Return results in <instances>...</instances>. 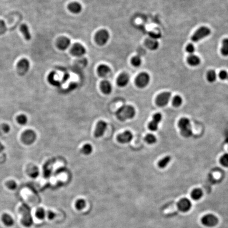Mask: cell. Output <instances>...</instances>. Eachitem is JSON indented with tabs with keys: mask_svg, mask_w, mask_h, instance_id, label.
<instances>
[{
	"mask_svg": "<svg viewBox=\"0 0 228 228\" xmlns=\"http://www.w3.org/2000/svg\"></svg>",
	"mask_w": 228,
	"mask_h": 228,
	"instance_id": "44",
	"label": "cell"
},
{
	"mask_svg": "<svg viewBox=\"0 0 228 228\" xmlns=\"http://www.w3.org/2000/svg\"><path fill=\"white\" fill-rule=\"evenodd\" d=\"M101 90L105 95H109L112 91V86L108 81H103L101 82Z\"/></svg>",
	"mask_w": 228,
	"mask_h": 228,
	"instance_id": "21",
	"label": "cell"
},
{
	"mask_svg": "<svg viewBox=\"0 0 228 228\" xmlns=\"http://www.w3.org/2000/svg\"><path fill=\"white\" fill-rule=\"evenodd\" d=\"M221 52L223 56H228V38L225 39L222 41Z\"/></svg>",
	"mask_w": 228,
	"mask_h": 228,
	"instance_id": "26",
	"label": "cell"
},
{
	"mask_svg": "<svg viewBox=\"0 0 228 228\" xmlns=\"http://www.w3.org/2000/svg\"><path fill=\"white\" fill-rule=\"evenodd\" d=\"M220 163L222 165L228 168V154L223 155L220 159Z\"/></svg>",
	"mask_w": 228,
	"mask_h": 228,
	"instance_id": "37",
	"label": "cell"
},
{
	"mask_svg": "<svg viewBox=\"0 0 228 228\" xmlns=\"http://www.w3.org/2000/svg\"><path fill=\"white\" fill-rule=\"evenodd\" d=\"M145 139L146 142L149 144H153L156 142V138L154 135L151 134H149L146 135Z\"/></svg>",
	"mask_w": 228,
	"mask_h": 228,
	"instance_id": "31",
	"label": "cell"
},
{
	"mask_svg": "<svg viewBox=\"0 0 228 228\" xmlns=\"http://www.w3.org/2000/svg\"><path fill=\"white\" fill-rule=\"evenodd\" d=\"M201 222L203 225L208 227H212L217 225L218 219L213 214H206L201 219Z\"/></svg>",
	"mask_w": 228,
	"mask_h": 228,
	"instance_id": "8",
	"label": "cell"
},
{
	"mask_svg": "<svg viewBox=\"0 0 228 228\" xmlns=\"http://www.w3.org/2000/svg\"><path fill=\"white\" fill-rule=\"evenodd\" d=\"M86 206V201L83 199H79L78 200L77 202H76V208L78 210H81L84 209Z\"/></svg>",
	"mask_w": 228,
	"mask_h": 228,
	"instance_id": "34",
	"label": "cell"
},
{
	"mask_svg": "<svg viewBox=\"0 0 228 228\" xmlns=\"http://www.w3.org/2000/svg\"><path fill=\"white\" fill-rule=\"evenodd\" d=\"M36 217L39 219H44L46 215V211L43 208H39L36 211Z\"/></svg>",
	"mask_w": 228,
	"mask_h": 228,
	"instance_id": "33",
	"label": "cell"
},
{
	"mask_svg": "<svg viewBox=\"0 0 228 228\" xmlns=\"http://www.w3.org/2000/svg\"><path fill=\"white\" fill-rule=\"evenodd\" d=\"M145 44L148 49L152 50L157 49L159 46V42L156 40L152 38L147 39L145 41Z\"/></svg>",
	"mask_w": 228,
	"mask_h": 228,
	"instance_id": "22",
	"label": "cell"
},
{
	"mask_svg": "<svg viewBox=\"0 0 228 228\" xmlns=\"http://www.w3.org/2000/svg\"><path fill=\"white\" fill-rule=\"evenodd\" d=\"M4 150V146H3V145L1 143H0V153L2 151H3Z\"/></svg>",
	"mask_w": 228,
	"mask_h": 228,
	"instance_id": "43",
	"label": "cell"
},
{
	"mask_svg": "<svg viewBox=\"0 0 228 228\" xmlns=\"http://www.w3.org/2000/svg\"><path fill=\"white\" fill-rule=\"evenodd\" d=\"M131 62V64L134 67H138L141 66V64H142V59H141V57L139 56H135L132 58Z\"/></svg>",
	"mask_w": 228,
	"mask_h": 228,
	"instance_id": "32",
	"label": "cell"
},
{
	"mask_svg": "<svg viewBox=\"0 0 228 228\" xmlns=\"http://www.w3.org/2000/svg\"><path fill=\"white\" fill-rule=\"evenodd\" d=\"M185 49H186V52L189 54L193 55V53L195 52V48L193 44H190L186 46Z\"/></svg>",
	"mask_w": 228,
	"mask_h": 228,
	"instance_id": "38",
	"label": "cell"
},
{
	"mask_svg": "<svg viewBox=\"0 0 228 228\" xmlns=\"http://www.w3.org/2000/svg\"><path fill=\"white\" fill-rule=\"evenodd\" d=\"M20 212L23 215L22 223L26 226H31L33 223V220L30 213L29 208L26 205H23L20 208Z\"/></svg>",
	"mask_w": 228,
	"mask_h": 228,
	"instance_id": "4",
	"label": "cell"
},
{
	"mask_svg": "<svg viewBox=\"0 0 228 228\" xmlns=\"http://www.w3.org/2000/svg\"><path fill=\"white\" fill-rule=\"evenodd\" d=\"M187 61L189 65L192 67L199 66L201 63V59L196 55H190L187 59Z\"/></svg>",
	"mask_w": 228,
	"mask_h": 228,
	"instance_id": "20",
	"label": "cell"
},
{
	"mask_svg": "<svg viewBox=\"0 0 228 228\" xmlns=\"http://www.w3.org/2000/svg\"><path fill=\"white\" fill-rule=\"evenodd\" d=\"M82 6L78 2H73L69 4L68 9L71 12L74 14H78L82 11Z\"/></svg>",
	"mask_w": 228,
	"mask_h": 228,
	"instance_id": "18",
	"label": "cell"
},
{
	"mask_svg": "<svg viewBox=\"0 0 228 228\" xmlns=\"http://www.w3.org/2000/svg\"><path fill=\"white\" fill-rule=\"evenodd\" d=\"M39 174V169L35 166L31 168L29 172L30 176L32 178H36L38 176Z\"/></svg>",
	"mask_w": 228,
	"mask_h": 228,
	"instance_id": "36",
	"label": "cell"
},
{
	"mask_svg": "<svg viewBox=\"0 0 228 228\" xmlns=\"http://www.w3.org/2000/svg\"><path fill=\"white\" fill-rule=\"evenodd\" d=\"M182 102L183 100L182 97L179 96V95H177V96H175V97H174L173 99L172 104L174 107H178L182 105Z\"/></svg>",
	"mask_w": 228,
	"mask_h": 228,
	"instance_id": "30",
	"label": "cell"
},
{
	"mask_svg": "<svg viewBox=\"0 0 228 228\" xmlns=\"http://www.w3.org/2000/svg\"><path fill=\"white\" fill-rule=\"evenodd\" d=\"M107 127V124L104 121H99L97 123L95 131V136L99 138L104 135Z\"/></svg>",
	"mask_w": 228,
	"mask_h": 228,
	"instance_id": "14",
	"label": "cell"
},
{
	"mask_svg": "<svg viewBox=\"0 0 228 228\" xmlns=\"http://www.w3.org/2000/svg\"><path fill=\"white\" fill-rule=\"evenodd\" d=\"M171 158L169 156L164 157L159 162V166L160 168H164L168 165V164L170 162Z\"/></svg>",
	"mask_w": 228,
	"mask_h": 228,
	"instance_id": "29",
	"label": "cell"
},
{
	"mask_svg": "<svg viewBox=\"0 0 228 228\" xmlns=\"http://www.w3.org/2000/svg\"><path fill=\"white\" fill-rule=\"evenodd\" d=\"M211 34V30L206 27H202L195 31L192 36L191 40L193 42H197L199 41L208 37Z\"/></svg>",
	"mask_w": 228,
	"mask_h": 228,
	"instance_id": "3",
	"label": "cell"
},
{
	"mask_svg": "<svg viewBox=\"0 0 228 228\" xmlns=\"http://www.w3.org/2000/svg\"><path fill=\"white\" fill-rule=\"evenodd\" d=\"M30 63L27 59H22L17 64V70L19 74L24 75L29 69Z\"/></svg>",
	"mask_w": 228,
	"mask_h": 228,
	"instance_id": "10",
	"label": "cell"
},
{
	"mask_svg": "<svg viewBox=\"0 0 228 228\" xmlns=\"http://www.w3.org/2000/svg\"></svg>",
	"mask_w": 228,
	"mask_h": 228,
	"instance_id": "45",
	"label": "cell"
},
{
	"mask_svg": "<svg viewBox=\"0 0 228 228\" xmlns=\"http://www.w3.org/2000/svg\"><path fill=\"white\" fill-rule=\"evenodd\" d=\"M7 187L9 188L11 190H14L15 188H17V184L15 181H9L6 184Z\"/></svg>",
	"mask_w": 228,
	"mask_h": 228,
	"instance_id": "40",
	"label": "cell"
},
{
	"mask_svg": "<svg viewBox=\"0 0 228 228\" xmlns=\"http://www.w3.org/2000/svg\"><path fill=\"white\" fill-rule=\"evenodd\" d=\"M206 78L208 81L210 82H213L217 79V73L213 70H211L208 71L206 74Z\"/></svg>",
	"mask_w": 228,
	"mask_h": 228,
	"instance_id": "27",
	"label": "cell"
},
{
	"mask_svg": "<svg viewBox=\"0 0 228 228\" xmlns=\"http://www.w3.org/2000/svg\"><path fill=\"white\" fill-rule=\"evenodd\" d=\"M2 221L7 226H11L13 225L14 221L11 216L7 214H4L2 216Z\"/></svg>",
	"mask_w": 228,
	"mask_h": 228,
	"instance_id": "25",
	"label": "cell"
},
{
	"mask_svg": "<svg viewBox=\"0 0 228 228\" xmlns=\"http://www.w3.org/2000/svg\"><path fill=\"white\" fill-rule=\"evenodd\" d=\"M2 128H3L4 132V133H9L10 131V126L7 124L3 125V127H2Z\"/></svg>",
	"mask_w": 228,
	"mask_h": 228,
	"instance_id": "42",
	"label": "cell"
},
{
	"mask_svg": "<svg viewBox=\"0 0 228 228\" xmlns=\"http://www.w3.org/2000/svg\"><path fill=\"white\" fill-rule=\"evenodd\" d=\"M110 33L106 30H101L95 35V40L99 46L105 45L110 39Z\"/></svg>",
	"mask_w": 228,
	"mask_h": 228,
	"instance_id": "5",
	"label": "cell"
},
{
	"mask_svg": "<svg viewBox=\"0 0 228 228\" xmlns=\"http://www.w3.org/2000/svg\"><path fill=\"white\" fill-rule=\"evenodd\" d=\"M202 196V191L200 189H195L192 192L191 197L194 200H199Z\"/></svg>",
	"mask_w": 228,
	"mask_h": 228,
	"instance_id": "24",
	"label": "cell"
},
{
	"mask_svg": "<svg viewBox=\"0 0 228 228\" xmlns=\"http://www.w3.org/2000/svg\"><path fill=\"white\" fill-rule=\"evenodd\" d=\"M36 138V134L32 130H27L24 131L22 135V141L27 145L32 144L35 142Z\"/></svg>",
	"mask_w": 228,
	"mask_h": 228,
	"instance_id": "7",
	"label": "cell"
},
{
	"mask_svg": "<svg viewBox=\"0 0 228 228\" xmlns=\"http://www.w3.org/2000/svg\"><path fill=\"white\" fill-rule=\"evenodd\" d=\"M110 68L105 64H102L98 68L97 72L101 77H105L110 73Z\"/></svg>",
	"mask_w": 228,
	"mask_h": 228,
	"instance_id": "19",
	"label": "cell"
},
{
	"mask_svg": "<svg viewBox=\"0 0 228 228\" xmlns=\"http://www.w3.org/2000/svg\"><path fill=\"white\" fill-rule=\"evenodd\" d=\"M71 54L76 57H81L86 52V50L84 46L80 44H75L71 48Z\"/></svg>",
	"mask_w": 228,
	"mask_h": 228,
	"instance_id": "11",
	"label": "cell"
},
{
	"mask_svg": "<svg viewBox=\"0 0 228 228\" xmlns=\"http://www.w3.org/2000/svg\"><path fill=\"white\" fill-rule=\"evenodd\" d=\"M20 31L27 40L29 41L31 39V34L30 32L29 27L27 24H23L21 25L20 27Z\"/></svg>",
	"mask_w": 228,
	"mask_h": 228,
	"instance_id": "23",
	"label": "cell"
},
{
	"mask_svg": "<svg viewBox=\"0 0 228 228\" xmlns=\"http://www.w3.org/2000/svg\"><path fill=\"white\" fill-rule=\"evenodd\" d=\"M162 119V116L160 113L155 114L153 117V120L149 123L148 128L151 131H156L159 128V125Z\"/></svg>",
	"mask_w": 228,
	"mask_h": 228,
	"instance_id": "12",
	"label": "cell"
},
{
	"mask_svg": "<svg viewBox=\"0 0 228 228\" xmlns=\"http://www.w3.org/2000/svg\"><path fill=\"white\" fill-rule=\"evenodd\" d=\"M133 135L131 131H127L123 133L120 134L117 136V141L122 144H126L130 143L132 140Z\"/></svg>",
	"mask_w": 228,
	"mask_h": 228,
	"instance_id": "15",
	"label": "cell"
},
{
	"mask_svg": "<svg viewBox=\"0 0 228 228\" xmlns=\"http://www.w3.org/2000/svg\"><path fill=\"white\" fill-rule=\"evenodd\" d=\"M219 78L221 80H226L228 78V73L226 70H221L219 75Z\"/></svg>",
	"mask_w": 228,
	"mask_h": 228,
	"instance_id": "39",
	"label": "cell"
},
{
	"mask_svg": "<svg viewBox=\"0 0 228 228\" xmlns=\"http://www.w3.org/2000/svg\"><path fill=\"white\" fill-rule=\"evenodd\" d=\"M171 97V93L164 92L160 94L156 99V103L160 107H164L168 103Z\"/></svg>",
	"mask_w": 228,
	"mask_h": 228,
	"instance_id": "9",
	"label": "cell"
},
{
	"mask_svg": "<svg viewBox=\"0 0 228 228\" xmlns=\"http://www.w3.org/2000/svg\"><path fill=\"white\" fill-rule=\"evenodd\" d=\"M130 81V77L126 73L121 74L117 79V83L120 87H124L127 85Z\"/></svg>",
	"mask_w": 228,
	"mask_h": 228,
	"instance_id": "17",
	"label": "cell"
},
{
	"mask_svg": "<svg viewBox=\"0 0 228 228\" xmlns=\"http://www.w3.org/2000/svg\"><path fill=\"white\" fill-rule=\"evenodd\" d=\"M71 44L70 40L67 37H60L57 40V47L61 50H65L69 47Z\"/></svg>",
	"mask_w": 228,
	"mask_h": 228,
	"instance_id": "16",
	"label": "cell"
},
{
	"mask_svg": "<svg viewBox=\"0 0 228 228\" xmlns=\"http://www.w3.org/2000/svg\"><path fill=\"white\" fill-rule=\"evenodd\" d=\"M136 111L135 108L130 105H124L117 110L116 115L119 121H125L132 119L135 116Z\"/></svg>",
	"mask_w": 228,
	"mask_h": 228,
	"instance_id": "1",
	"label": "cell"
},
{
	"mask_svg": "<svg viewBox=\"0 0 228 228\" xmlns=\"http://www.w3.org/2000/svg\"><path fill=\"white\" fill-rule=\"evenodd\" d=\"M150 81V75L146 73H141L136 77L135 84L138 87L143 88L146 87Z\"/></svg>",
	"mask_w": 228,
	"mask_h": 228,
	"instance_id": "6",
	"label": "cell"
},
{
	"mask_svg": "<svg viewBox=\"0 0 228 228\" xmlns=\"http://www.w3.org/2000/svg\"><path fill=\"white\" fill-rule=\"evenodd\" d=\"M17 120L19 124L22 125L26 124L27 122V117L24 115L19 116L18 117H17Z\"/></svg>",
	"mask_w": 228,
	"mask_h": 228,
	"instance_id": "35",
	"label": "cell"
},
{
	"mask_svg": "<svg viewBox=\"0 0 228 228\" xmlns=\"http://www.w3.org/2000/svg\"><path fill=\"white\" fill-rule=\"evenodd\" d=\"M93 150V147L89 144H86L84 145L81 149V152L86 155H90L92 153Z\"/></svg>",
	"mask_w": 228,
	"mask_h": 228,
	"instance_id": "28",
	"label": "cell"
},
{
	"mask_svg": "<svg viewBox=\"0 0 228 228\" xmlns=\"http://www.w3.org/2000/svg\"><path fill=\"white\" fill-rule=\"evenodd\" d=\"M179 127L183 136L189 137L192 135V130L190 122L187 118H182L179 122Z\"/></svg>",
	"mask_w": 228,
	"mask_h": 228,
	"instance_id": "2",
	"label": "cell"
},
{
	"mask_svg": "<svg viewBox=\"0 0 228 228\" xmlns=\"http://www.w3.org/2000/svg\"><path fill=\"white\" fill-rule=\"evenodd\" d=\"M192 204L191 201L187 198H183L177 203V208L180 211L186 212L191 209Z\"/></svg>",
	"mask_w": 228,
	"mask_h": 228,
	"instance_id": "13",
	"label": "cell"
},
{
	"mask_svg": "<svg viewBox=\"0 0 228 228\" xmlns=\"http://www.w3.org/2000/svg\"><path fill=\"white\" fill-rule=\"evenodd\" d=\"M47 215L48 218L50 220H52V219H54L56 217L57 214L55 213H54L52 211H48L47 212Z\"/></svg>",
	"mask_w": 228,
	"mask_h": 228,
	"instance_id": "41",
	"label": "cell"
}]
</instances>
